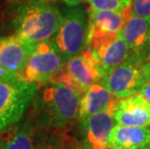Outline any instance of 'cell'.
Listing matches in <instances>:
<instances>
[{"mask_svg":"<svg viewBox=\"0 0 150 149\" xmlns=\"http://www.w3.org/2000/svg\"><path fill=\"white\" fill-rule=\"evenodd\" d=\"M81 95L58 82L44 85L31 105L30 120L35 128L58 130L76 119Z\"/></svg>","mask_w":150,"mask_h":149,"instance_id":"6da1fadb","label":"cell"},{"mask_svg":"<svg viewBox=\"0 0 150 149\" xmlns=\"http://www.w3.org/2000/svg\"><path fill=\"white\" fill-rule=\"evenodd\" d=\"M62 13L50 0H25L18 6L15 35L33 45L50 40L60 26Z\"/></svg>","mask_w":150,"mask_h":149,"instance_id":"7a4b0ae2","label":"cell"},{"mask_svg":"<svg viewBox=\"0 0 150 149\" xmlns=\"http://www.w3.org/2000/svg\"><path fill=\"white\" fill-rule=\"evenodd\" d=\"M38 91L37 83L18 76L0 78V133L21 121Z\"/></svg>","mask_w":150,"mask_h":149,"instance_id":"3957f363","label":"cell"},{"mask_svg":"<svg viewBox=\"0 0 150 149\" xmlns=\"http://www.w3.org/2000/svg\"><path fill=\"white\" fill-rule=\"evenodd\" d=\"M57 32L52 38L54 47L67 62L85 52L88 44L89 18L84 8L67 6Z\"/></svg>","mask_w":150,"mask_h":149,"instance_id":"277c9868","label":"cell"},{"mask_svg":"<svg viewBox=\"0 0 150 149\" xmlns=\"http://www.w3.org/2000/svg\"><path fill=\"white\" fill-rule=\"evenodd\" d=\"M106 72L88 50L66 62L52 82L65 84L82 95L91 85L100 82Z\"/></svg>","mask_w":150,"mask_h":149,"instance_id":"5b68a950","label":"cell"},{"mask_svg":"<svg viewBox=\"0 0 150 149\" xmlns=\"http://www.w3.org/2000/svg\"><path fill=\"white\" fill-rule=\"evenodd\" d=\"M66 61L54 47L52 39L36 44L21 78L38 85L52 82L57 74L64 68Z\"/></svg>","mask_w":150,"mask_h":149,"instance_id":"8992f818","label":"cell"},{"mask_svg":"<svg viewBox=\"0 0 150 149\" xmlns=\"http://www.w3.org/2000/svg\"><path fill=\"white\" fill-rule=\"evenodd\" d=\"M88 44L85 50L94 52L115 40L124 26L127 16L123 12L91 9L88 13Z\"/></svg>","mask_w":150,"mask_h":149,"instance_id":"52a82bcc","label":"cell"},{"mask_svg":"<svg viewBox=\"0 0 150 149\" xmlns=\"http://www.w3.org/2000/svg\"><path fill=\"white\" fill-rule=\"evenodd\" d=\"M143 62L130 57L125 62L107 73L100 81L118 99L137 94L144 83Z\"/></svg>","mask_w":150,"mask_h":149,"instance_id":"ba28073f","label":"cell"},{"mask_svg":"<svg viewBox=\"0 0 150 149\" xmlns=\"http://www.w3.org/2000/svg\"><path fill=\"white\" fill-rule=\"evenodd\" d=\"M113 106L110 109L98 112L79 122L81 125V149H110V136L111 130L116 125L112 114Z\"/></svg>","mask_w":150,"mask_h":149,"instance_id":"9c48e42d","label":"cell"},{"mask_svg":"<svg viewBox=\"0 0 150 149\" xmlns=\"http://www.w3.org/2000/svg\"><path fill=\"white\" fill-rule=\"evenodd\" d=\"M119 37L131 49V57L144 62L150 53V18L128 16Z\"/></svg>","mask_w":150,"mask_h":149,"instance_id":"30bf717a","label":"cell"},{"mask_svg":"<svg viewBox=\"0 0 150 149\" xmlns=\"http://www.w3.org/2000/svg\"><path fill=\"white\" fill-rule=\"evenodd\" d=\"M112 114L116 124L134 127L150 126V104L139 93L118 99L113 106Z\"/></svg>","mask_w":150,"mask_h":149,"instance_id":"8fae6325","label":"cell"},{"mask_svg":"<svg viewBox=\"0 0 150 149\" xmlns=\"http://www.w3.org/2000/svg\"><path fill=\"white\" fill-rule=\"evenodd\" d=\"M35 46L17 35L0 37V67L21 77Z\"/></svg>","mask_w":150,"mask_h":149,"instance_id":"7c38bea8","label":"cell"},{"mask_svg":"<svg viewBox=\"0 0 150 149\" xmlns=\"http://www.w3.org/2000/svg\"><path fill=\"white\" fill-rule=\"evenodd\" d=\"M118 100L108 88L97 82L81 95L76 120L82 121L87 117L110 109Z\"/></svg>","mask_w":150,"mask_h":149,"instance_id":"4fadbf2b","label":"cell"},{"mask_svg":"<svg viewBox=\"0 0 150 149\" xmlns=\"http://www.w3.org/2000/svg\"><path fill=\"white\" fill-rule=\"evenodd\" d=\"M150 143L148 127H134L116 124L110 136V149H138Z\"/></svg>","mask_w":150,"mask_h":149,"instance_id":"5bb4252c","label":"cell"},{"mask_svg":"<svg viewBox=\"0 0 150 149\" xmlns=\"http://www.w3.org/2000/svg\"><path fill=\"white\" fill-rule=\"evenodd\" d=\"M92 55L97 59L105 72L108 73L120 64H122L131 56V49L122 38L118 37L94 52Z\"/></svg>","mask_w":150,"mask_h":149,"instance_id":"9a60e30c","label":"cell"},{"mask_svg":"<svg viewBox=\"0 0 150 149\" xmlns=\"http://www.w3.org/2000/svg\"><path fill=\"white\" fill-rule=\"evenodd\" d=\"M35 127L28 120L13 129L0 142V149H34L33 130Z\"/></svg>","mask_w":150,"mask_h":149,"instance_id":"2e32d148","label":"cell"},{"mask_svg":"<svg viewBox=\"0 0 150 149\" xmlns=\"http://www.w3.org/2000/svg\"><path fill=\"white\" fill-rule=\"evenodd\" d=\"M95 10H110L123 12L129 7L132 0H85Z\"/></svg>","mask_w":150,"mask_h":149,"instance_id":"e0dca14e","label":"cell"},{"mask_svg":"<svg viewBox=\"0 0 150 149\" xmlns=\"http://www.w3.org/2000/svg\"><path fill=\"white\" fill-rule=\"evenodd\" d=\"M124 13L126 16H138L150 18V0H132V3Z\"/></svg>","mask_w":150,"mask_h":149,"instance_id":"ac0fdd59","label":"cell"},{"mask_svg":"<svg viewBox=\"0 0 150 149\" xmlns=\"http://www.w3.org/2000/svg\"><path fill=\"white\" fill-rule=\"evenodd\" d=\"M142 74L143 78H144V83L146 81H150V53L142 64Z\"/></svg>","mask_w":150,"mask_h":149,"instance_id":"d6986e66","label":"cell"},{"mask_svg":"<svg viewBox=\"0 0 150 149\" xmlns=\"http://www.w3.org/2000/svg\"><path fill=\"white\" fill-rule=\"evenodd\" d=\"M138 93L144 97L150 104V81H146L145 83L142 84V86L139 88Z\"/></svg>","mask_w":150,"mask_h":149,"instance_id":"ffe728a7","label":"cell"},{"mask_svg":"<svg viewBox=\"0 0 150 149\" xmlns=\"http://www.w3.org/2000/svg\"><path fill=\"white\" fill-rule=\"evenodd\" d=\"M50 1L54 2V1H57V2H61L63 4H65L67 6H78V5H81L82 2L85 1V0H50Z\"/></svg>","mask_w":150,"mask_h":149,"instance_id":"44dd1931","label":"cell"},{"mask_svg":"<svg viewBox=\"0 0 150 149\" xmlns=\"http://www.w3.org/2000/svg\"><path fill=\"white\" fill-rule=\"evenodd\" d=\"M138 149H150V143L146 144V145H144V146H142V147H139Z\"/></svg>","mask_w":150,"mask_h":149,"instance_id":"7402d4cb","label":"cell"},{"mask_svg":"<svg viewBox=\"0 0 150 149\" xmlns=\"http://www.w3.org/2000/svg\"><path fill=\"white\" fill-rule=\"evenodd\" d=\"M50 149H54V148H50Z\"/></svg>","mask_w":150,"mask_h":149,"instance_id":"603a6c76","label":"cell"}]
</instances>
